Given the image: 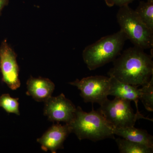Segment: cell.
<instances>
[{
	"instance_id": "obj_17",
	"label": "cell",
	"mask_w": 153,
	"mask_h": 153,
	"mask_svg": "<svg viewBox=\"0 0 153 153\" xmlns=\"http://www.w3.org/2000/svg\"><path fill=\"white\" fill-rule=\"evenodd\" d=\"M135 0H104L106 5L110 7L114 6L119 7L128 5Z\"/></svg>"
},
{
	"instance_id": "obj_10",
	"label": "cell",
	"mask_w": 153,
	"mask_h": 153,
	"mask_svg": "<svg viewBox=\"0 0 153 153\" xmlns=\"http://www.w3.org/2000/svg\"><path fill=\"white\" fill-rule=\"evenodd\" d=\"M27 94L36 101L45 102L52 96L55 90L54 83L48 78L31 76L27 82Z\"/></svg>"
},
{
	"instance_id": "obj_4",
	"label": "cell",
	"mask_w": 153,
	"mask_h": 153,
	"mask_svg": "<svg viewBox=\"0 0 153 153\" xmlns=\"http://www.w3.org/2000/svg\"><path fill=\"white\" fill-rule=\"evenodd\" d=\"M120 7L117 19L120 30L134 46L144 50L153 49V31L145 25L128 5Z\"/></svg>"
},
{
	"instance_id": "obj_18",
	"label": "cell",
	"mask_w": 153,
	"mask_h": 153,
	"mask_svg": "<svg viewBox=\"0 0 153 153\" xmlns=\"http://www.w3.org/2000/svg\"><path fill=\"white\" fill-rule=\"evenodd\" d=\"M9 0H0V13L5 6L8 4Z\"/></svg>"
},
{
	"instance_id": "obj_7",
	"label": "cell",
	"mask_w": 153,
	"mask_h": 153,
	"mask_svg": "<svg viewBox=\"0 0 153 153\" xmlns=\"http://www.w3.org/2000/svg\"><path fill=\"white\" fill-rule=\"evenodd\" d=\"M44 102V115L50 121L69 124L74 118L76 107L63 93L51 96Z\"/></svg>"
},
{
	"instance_id": "obj_9",
	"label": "cell",
	"mask_w": 153,
	"mask_h": 153,
	"mask_svg": "<svg viewBox=\"0 0 153 153\" xmlns=\"http://www.w3.org/2000/svg\"><path fill=\"white\" fill-rule=\"evenodd\" d=\"M71 133V129L68 124L62 125L57 123L49 128L37 141L41 145L43 150L56 153L57 150L63 149V143Z\"/></svg>"
},
{
	"instance_id": "obj_11",
	"label": "cell",
	"mask_w": 153,
	"mask_h": 153,
	"mask_svg": "<svg viewBox=\"0 0 153 153\" xmlns=\"http://www.w3.org/2000/svg\"><path fill=\"white\" fill-rule=\"evenodd\" d=\"M110 86L108 95L123 99L135 103L137 112H139L138 102L140 100V88L136 85L121 82L113 76H109Z\"/></svg>"
},
{
	"instance_id": "obj_6",
	"label": "cell",
	"mask_w": 153,
	"mask_h": 153,
	"mask_svg": "<svg viewBox=\"0 0 153 153\" xmlns=\"http://www.w3.org/2000/svg\"><path fill=\"white\" fill-rule=\"evenodd\" d=\"M80 91V95L85 102L97 103L100 105L108 99L110 78L102 75H96L76 79L69 82Z\"/></svg>"
},
{
	"instance_id": "obj_3",
	"label": "cell",
	"mask_w": 153,
	"mask_h": 153,
	"mask_svg": "<svg viewBox=\"0 0 153 153\" xmlns=\"http://www.w3.org/2000/svg\"><path fill=\"white\" fill-rule=\"evenodd\" d=\"M127 39L125 34L120 30L87 46L82 56L87 68L92 71L113 62L120 55Z\"/></svg>"
},
{
	"instance_id": "obj_8",
	"label": "cell",
	"mask_w": 153,
	"mask_h": 153,
	"mask_svg": "<svg viewBox=\"0 0 153 153\" xmlns=\"http://www.w3.org/2000/svg\"><path fill=\"white\" fill-rule=\"evenodd\" d=\"M16 58V53L4 40L0 46V69L3 81L13 90H16L21 85Z\"/></svg>"
},
{
	"instance_id": "obj_5",
	"label": "cell",
	"mask_w": 153,
	"mask_h": 153,
	"mask_svg": "<svg viewBox=\"0 0 153 153\" xmlns=\"http://www.w3.org/2000/svg\"><path fill=\"white\" fill-rule=\"evenodd\" d=\"M98 109L113 128L134 126L140 119L153 120L145 117L140 112H134L131 101L115 97L113 100L107 99Z\"/></svg>"
},
{
	"instance_id": "obj_13",
	"label": "cell",
	"mask_w": 153,
	"mask_h": 153,
	"mask_svg": "<svg viewBox=\"0 0 153 153\" xmlns=\"http://www.w3.org/2000/svg\"><path fill=\"white\" fill-rule=\"evenodd\" d=\"M115 142L121 153H153V148L125 139L118 138Z\"/></svg>"
},
{
	"instance_id": "obj_14",
	"label": "cell",
	"mask_w": 153,
	"mask_h": 153,
	"mask_svg": "<svg viewBox=\"0 0 153 153\" xmlns=\"http://www.w3.org/2000/svg\"><path fill=\"white\" fill-rule=\"evenodd\" d=\"M134 11L145 25L153 31V0L141 1Z\"/></svg>"
},
{
	"instance_id": "obj_1",
	"label": "cell",
	"mask_w": 153,
	"mask_h": 153,
	"mask_svg": "<svg viewBox=\"0 0 153 153\" xmlns=\"http://www.w3.org/2000/svg\"><path fill=\"white\" fill-rule=\"evenodd\" d=\"M153 55L144 49L136 47L126 49L113 62V66L108 72L121 82L139 86L149 82L153 76Z\"/></svg>"
},
{
	"instance_id": "obj_16",
	"label": "cell",
	"mask_w": 153,
	"mask_h": 153,
	"mask_svg": "<svg viewBox=\"0 0 153 153\" xmlns=\"http://www.w3.org/2000/svg\"><path fill=\"white\" fill-rule=\"evenodd\" d=\"M19 98L11 97L8 94H3L0 97V107L9 113L19 115Z\"/></svg>"
},
{
	"instance_id": "obj_12",
	"label": "cell",
	"mask_w": 153,
	"mask_h": 153,
	"mask_svg": "<svg viewBox=\"0 0 153 153\" xmlns=\"http://www.w3.org/2000/svg\"><path fill=\"white\" fill-rule=\"evenodd\" d=\"M114 135L134 142L139 143L153 148V137L147 131L134 126L113 128Z\"/></svg>"
},
{
	"instance_id": "obj_15",
	"label": "cell",
	"mask_w": 153,
	"mask_h": 153,
	"mask_svg": "<svg viewBox=\"0 0 153 153\" xmlns=\"http://www.w3.org/2000/svg\"><path fill=\"white\" fill-rule=\"evenodd\" d=\"M140 100L148 111H153V76L146 85L140 88Z\"/></svg>"
},
{
	"instance_id": "obj_19",
	"label": "cell",
	"mask_w": 153,
	"mask_h": 153,
	"mask_svg": "<svg viewBox=\"0 0 153 153\" xmlns=\"http://www.w3.org/2000/svg\"><path fill=\"white\" fill-rule=\"evenodd\" d=\"M0 65H1V62H0Z\"/></svg>"
},
{
	"instance_id": "obj_2",
	"label": "cell",
	"mask_w": 153,
	"mask_h": 153,
	"mask_svg": "<svg viewBox=\"0 0 153 153\" xmlns=\"http://www.w3.org/2000/svg\"><path fill=\"white\" fill-rule=\"evenodd\" d=\"M67 124L79 140L88 139L97 142L114 138L113 128L98 110L92 109L91 112H86L77 106L74 118Z\"/></svg>"
}]
</instances>
